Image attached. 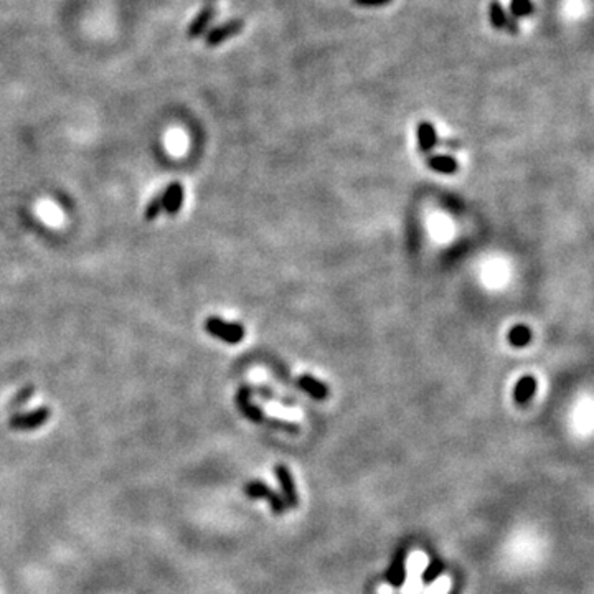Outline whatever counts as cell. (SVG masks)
Segmentation results:
<instances>
[{"label":"cell","mask_w":594,"mask_h":594,"mask_svg":"<svg viewBox=\"0 0 594 594\" xmlns=\"http://www.w3.org/2000/svg\"><path fill=\"white\" fill-rule=\"evenodd\" d=\"M251 393H253V388H249V387H242L237 393V404H238V408L242 409V413L244 414V416L249 418L251 421L263 423V424L266 423V424H271L273 428L286 429V431H294V433L299 431V426H296V424L266 418L264 413L261 411L256 404H253V401H251Z\"/></svg>","instance_id":"1"},{"label":"cell","mask_w":594,"mask_h":594,"mask_svg":"<svg viewBox=\"0 0 594 594\" xmlns=\"http://www.w3.org/2000/svg\"><path fill=\"white\" fill-rule=\"evenodd\" d=\"M215 17V10L213 9H207L203 10L202 14H198V17L195 18V22L192 23V28H190V37H197L203 32L205 28L208 27V23L212 22Z\"/></svg>","instance_id":"15"},{"label":"cell","mask_w":594,"mask_h":594,"mask_svg":"<svg viewBox=\"0 0 594 594\" xmlns=\"http://www.w3.org/2000/svg\"><path fill=\"white\" fill-rule=\"evenodd\" d=\"M510 12L514 18L529 17V15L534 14V4H531V0H512Z\"/></svg>","instance_id":"17"},{"label":"cell","mask_w":594,"mask_h":594,"mask_svg":"<svg viewBox=\"0 0 594 594\" xmlns=\"http://www.w3.org/2000/svg\"><path fill=\"white\" fill-rule=\"evenodd\" d=\"M388 583H390L392 586H401L404 583V578H406V568H404V558H403V553L398 556V560L393 563V566L390 568V571H388Z\"/></svg>","instance_id":"13"},{"label":"cell","mask_w":594,"mask_h":594,"mask_svg":"<svg viewBox=\"0 0 594 594\" xmlns=\"http://www.w3.org/2000/svg\"><path fill=\"white\" fill-rule=\"evenodd\" d=\"M247 494L249 497H253V499H268L269 504H271V509H273L276 514H281V512L284 510V502L281 500V497L278 494H274L273 490H269L268 485H264L263 482H251L247 485Z\"/></svg>","instance_id":"6"},{"label":"cell","mask_w":594,"mask_h":594,"mask_svg":"<svg viewBox=\"0 0 594 594\" xmlns=\"http://www.w3.org/2000/svg\"><path fill=\"white\" fill-rule=\"evenodd\" d=\"M183 197H185V190H183V185L180 182L168 183L166 192L162 193L163 212H166L168 217H176V215L180 212L183 205Z\"/></svg>","instance_id":"4"},{"label":"cell","mask_w":594,"mask_h":594,"mask_svg":"<svg viewBox=\"0 0 594 594\" xmlns=\"http://www.w3.org/2000/svg\"><path fill=\"white\" fill-rule=\"evenodd\" d=\"M418 144H419V148H421V152H429V151H433L434 147H436L438 134H436V129H434V126L431 124V122H428V121L419 122V126H418Z\"/></svg>","instance_id":"7"},{"label":"cell","mask_w":594,"mask_h":594,"mask_svg":"<svg viewBox=\"0 0 594 594\" xmlns=\"http://www.w3.org/2000/svg\"><path fill=\"white\" fill-rule=\"evenodd\" d=\"M33 392H35V387H33V385H28V387L22 388V390H20V392L17 393V395L14 396L12 403H10V406H14V408H20V406H23L25 403H28V401H30V398H32Z\"/></svg>","instance_id":"18"},{"label":"cell","mask_w":594,"mask_h":594,"mask_svg":"<svg viewBox=\"0 0 594 594\" xmlns=\"http://www.w3.org/2000/svg\"><path fill=\"white\" fill-rule=\"evenodd\" d=\"M51 416V411L48 406L35 408L33 411L28 413H17L10 418L9 426L15 431H30V429H37L43 426Z\"/></svg>","instance_id":"3"},{"label":"cell","mask_w":594,"mask_h":594,"mask_svg":"<svg viewBox=\"0 0 594 594\" xmlns=\"http://www.w3.org/2000/svg\"><path fill=\"white\" fill-rule=\"evenodd\" d=\"M163 212V202H162V193H157L151 198V202L147 203L144 210V220L146 222H153V220L158 218V215Z\"/></svg>","instance_id":"16"},{"label":"cell","mask_w":594,"mask_h":594,"mask_svg":"<svg viewBox=\"0 0 594 594\" xmlns=\"http://www.w3.org/2000/svg\"><path fill=\"white\" fill-rule=\"evenodd\" d=\"M242 28H243L242 20H232V22L220 25V27L213 28L212 32L208 33L207 45H210V47H217V45L223 43L225 40H228V38L234 37V35H238L239 32H242Z\"/></svg>","instance_id":"5"},{"label":"cell","mask_w":594,"mask_h":594,"mask_svg":"<svg viewBox=\"0 0 594 594\" xmlns=\"http://www.w3.org/2000/svg\"><path fill=\"white\" fill-rule=\"evenodd\" d=\"M276 475H278L281 485H283V490L286 494V499H288V504L291 507L297 505V494L294 487V480L291 477V472L284 465H276Z\"/></svg>","instance_id":"10"},{"label":"cell","mask_w":594,"mask_h":594,"mask_svg":"<svg viewBox=\"0 0 594 594\" xmlns=\"http://www.w3.org/2000/svg\"><path fill=\"white\" fill-rule=\"evenodd\" d=\"M429 167L439 173H454L458 171V162L450 156H431L428 158Z\"/></svg>","instance_id":"11"},{"label":"cell","mask_w":594,"mask_h":594,"mask_svg":"<svg viewBox=\"0 0 594 594\" xmlns=\"http://www.w3.org/2000/svg\"><path fill=\"white\" fill-rule=\"evenodd\" d=\"M443 573V563L441 561H434L431 566L426 568V571L423 573V580L424 583H433L436 581V578Z\"/></svg>","instance_id":"19"},{"label":"cell","mask_w":594,"mask_h":594,"mask_svg":"<svg viewBox=\"0 0 594 594\" xmlns=\"http://www.w3.org/2000/svg\"><path fill=\"white\" fill-rule=\"evenodd\" d=\"M205 330L210 335L217 337V339L227 342L230 345L239 344L244 339V327L237 322H227L218 315H210L205 320Z\"/></svg>","instance_id":"2"},{"label":"cell","mask_w":594,"mask_h":594,"mask_svg":"<svg viewBox=\"0 0 594 594\" xmlns=\"http://www.w3.org/2000/svg\"><path fill=\"white\" fill-rule=\"evenodd\" d=\"M536 392V380L534 377L520 378L514 390V399L519 404L529 403Z\"/></svg>","instance_id":"9"},{"label":"cell","mask_w":594,"mask_h":594,"mask_svg":"<svg viewBox=\"0 0 594 594\" xmlns=\"http://www.w3.org/2000/svg\"><path fill=\"white\" fill-rule=\"evenodd\" d=\"M531 340V330L529 327L524 325V324H519V325H514L509 332V342L510 345L514 347H525L529 342Z\"/></svg>","instance_id":"12"},{"label":"cell","mask_w":594,"mask_h":594,"mask_svg":"<svg viewBox=\"0 0 594 594\" xmlns=\"http://www.w3.org/2000/svg\"><path fill=\"white\" fill-rule=\"evenodd\" d=\"M299 388L314 399H325L327 395H329V388L310 375H302L299 378Z\"/></svg>","instance_id":"8"},{"label":"cell","mask_w":594,"mask_h":594,"mask_svg":"<svg viewBox=\"0 0 594 594\" xmlns=\"http://www.w3.org/2000/svg\"><path fill=\"white\" fill-rule=\"evenodd\" d=\"M357 5H362V7H380V5L390 4L392 0H353Z\"/></svg>","instance_id":"20"},{"label":"cell","mask_w":594,"mask_h":594,"mask_svg":"<svg viewBox=\"0 0 594 594\" xmlns=\"http://www.w3.org/2000/svg\"><path fill=\"white\" fill-rule=\"evenodd\" d=\"M489 14H490V22H492L494 28L505 30L507 22H509V15L505 14V10H504V7H502V4L497 2V0H494V2L490 4V7H489Z\"/></svg>","instance_id":"14"}]
</instances>
